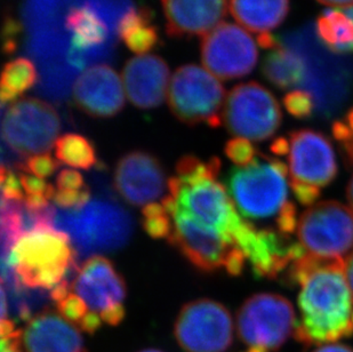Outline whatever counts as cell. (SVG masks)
I'll return each instance as SVG.
<instances>
[{
	"mask_svg": "<svg viewBox=\"0 0 353 352\" xmlns=\"http://www.w3.org/2000/svg\"><path fill=\"white\" fill-rule=\"evenodd\" d=\"M281 280L300 289V320L294 331L297 342L325 346L352 335L353 295L343 260L304 253L294 260Z\"/></svg>",
	"mask_w": 353,
	"mask_h": 352,
	"instance_id": "1",
	"label": "cell"
},
{
	"mask_svg": "<svg viewBox=\"0 0 353 352\" xmlns=\"http://www.w3.org/2000/svg\"><path fill=\"white\" fill-rule=\"evenodd\" d=\"M227 186L243 219L270 221L274 231L286 238L296 233L297 208L290 199L288 168L281 160L260 153L253 163L229 172Z\"/></svg>",
	"mask_w": 353,
	"mask_h": 352,
	"instance_id": "2",
	"label": "cell"
},
{
	"mask_svg": "<svg viewBox=\"0 0 353 352\" xmlns=\"http://www.w3.org/2000/svg\"><path fill=\"white\" fill-rule=\"evenodd\" d=\"M217 177H170L168 195L163 198V205L170 217L176 214L188 216L220 233L224 239L236 246L254 224L240 215L230 195Z\"/></svg>",
	"mask_w": 353,
	"mask_h": 352,
	"instance_id": "3",
	"label": "cell"
},
{
	"mask_svg": "<svg viewBox=\"0 0 353 352\" xmlns=\"http://www.w3.org/2000/svg\"><path fill=\"white\" fill-rule=\"evenodd\" d=\"M54 226L70 238L78 255H99L123 248L133 235L130 213L110 199L97 198L78 208H55Z\"/></svg>",
	"mask_w": 353,
	"mask_h": 352,
	"instance_id": "4",
	"label": "cell"
},
{
	"mask_svg": "<svg viewBox=\"0 0 353 352\" xmlns=\"http://www.w3.org/2000/svg\"><path fill=\"white\" fill-rule=\"evenodd\" d=\"M76 254L68 235L41 226L21 237L3 264L13 269L24 287L53 289L76 268Z\"/></svg>",
	"mask_w": 353,
	"mask_h": 352,
	"instance_id": "5",
	"label": "cell"
},
{
	"mask_svg": "<svg viewBox=\"0 0 353 352\" xmlns=\"http://www.w3.org/2000/svg\"><path fill=\"white\" fill-rule=\"evenodd\" d=\"M287 168L290 189L299 203L312 206L337 175L336 155L330 139L314 130H294L288 137Z\"/></svg>",
	"mask_w": 353,
	"mask_h": 352,
	"instance_id": "6",
	"label": "cell"
},
{
	"mask_svg": "<svg viewBox=\"0 0 353 352\" xmlns=\"http://www.w3.org/2000/svg\"><path fill=\"white\" fill-rule=\"evenodd\" d=\"M167 101L174 116L190 126L206 124L216 128L223 123L225 88L205 68L196 64L177 68L170 78Z\"/></svg>",
	"mask_w": 353,
	"mask_h": 352,
	"instance_id": "7",
	"label": "cell"
},
{
	"mask_svg": "<svg viewBox=\"0 0 353 352\" xmlns=\"http://www.w3.org/2000/svg\"><path fill=\"white\" fill-rule=\"evenodd\" d=\"M296 326L293 304L274 293H259L241 304L236 329L247 349L276 352L287 342Z\"/></svg>",
	"mask_w": 353,
	"mask_h": 352,
	"instance_id": "8",
	"label": "cell"
},
{
	"mask_svg": "<svg viewBox=\"0 0 353 352\" xmlns=\"http://www.w3.org/2000/svg\"><path fill=\"white\" fill-rule=\"evenodd\" d=\"M61 119L52 104L36 97H22L7 108L1 137L17 156L48 153L59 140Z\"/></svg>",
	"mask_w": 353,
	"mask_h": 352,
	"instance_id": "9",
	"label": "cell"
},
{
	"mask_svg": "<svg viewBox=\"0 0 353 352\" xmlns=\"http://www.w3.org/2000/svg\"><path fill=\"white\" fill-rule=\"evenodd\" d=\"M283 113L270 90L255 81L240 84L228 94L223 123L231 135L253 142L274 137Z\"/></svg>",
	"mask_w": 353,
	"mask_h": 352,
	"instance_id": "10",
	"label": "cell"
},
{
	"mask_svg": "<svg viewBox=\"0 0 353 352\" xmlns=\"http://www.w3.org/2000/svg\"><path fill=\"white\" fill-rule=\"evenodd\" d=\"M296 237L307 254L342 259L353 247V211L336 200L314 204L300 216Z\"/></svg>",
	"mask_w": 353,
	"mask_h": 352,
	"instance_id": "11",
	"label": "cell"
},
{
	"mask_svg": "<svg viewBox=\"0 0 353 352\" xmlns=\"http://www.w3.org/2000/svg\"><path fill=\"white\" fill-rule=\"evenodd\" d=\"M174 335L185 352H224L234 342V322L220 302L194 300L181 309Z\"/></svg>",
	"mask_w": 353,
	"mask_h": 352,
	"instance_id": "12",
	"label": "cell"
},
{
	"mask_svg": "<svg viewBox=\"0 0 353 352\" xmlns=\"http://www.w3.org/2000/svg\"><path fill=\"white\" fill-rule=\"evenodd\" d=\"M203 68L219 80L250 75L257 63L259 50L253 37L238 24L222 22L205 35L200 43Z\"/></svg>",
	"mask_w": 353,
	"mask_h": 352,
	"instance_id": "13",
	"label": "cell"
},
{
	"mask_svg": "<svg viewBox=\"0 0 353 352\" xmlns=\"http://www.w3.org/2000/svg\"><path fill=\"white\" fill-rule=\"evenodd\" d=\"M168 243L201 273H213L225 269L234 251L239 247L229 243L220 233L201 226L194 219L176 214Z\"/></svg>",
	"mask_w": 353,
	"mask_h": 352,
	"instance_id": "14",
	"label": "cell"
},
{
	"mask_svg": "<svg viewBox=\"0 0 353 352\" xmlns=\"http://www.w3.org/2000/svg\"><path fill=\"white\" fill-rule=\"evenodd\" d=\"M114 188L126 203L145 206L154 203L168 190V179L158 158L135 150L118 160L114 174Z\"/></svg>",
	"mask_w": 353,
	"mask_h": 352,
	"instance_id": "15",
	"label": "cell"
},
{
	"mask_svg": "<svg viewBox=\"0 0 353 352\" xmlns=\"http://www.w3.org/2000/svg\"><path fill=\"white\" fill-rule=\"evenodd\" d=\"M125 95L123 78L107 64L87 68L72 86L74 106L94 118L118 115L125 106Z\"/></svg>",
	"mask_w": 353,
	"mask_h": 352,
	"instance_id": "16",
	"label": "cell"
},
{
	"mask_svg": "<svg viewBox=\"0 0 353 352\" xmlns=\"http://www.w3.org/2000/svg\"><path fill=\"white\" fill-rule=\"evenodd\" d=\"M71 289L90 311L101 313L123 304L126 284L110 260L101 255L87 259L78 269Z\"/></svg>",
	"mask_w": 353,
	"mask_h": 352,
	"instance_id": "17",
	"label": "cell"
},
{
	"mask_svg": "<svg viewBox=\"0 0 353 352\" xmlns=\"http://www.w3.org/2000/svg\"><path fill=\"white\" fill-rule=\"evenodd\" d=\"M121 78L130 104L147 110L163 104L172 77L168 64L161 57L148 54L127 61Z\"/></svg>",
	"mask_w": 353,
	"mask_h": 352,
	"instance_id": "18",
	"label": "cell"
},
{
	"mask_svg": "<svg viewBox=\"0 0 353 352\" xmlns=\"http://www.w3.org/2000/svg\"><path fill=\"white\" fill-rule=\"evenodd\" d=\"M166 32L175 38L205 36L227 17L228 0H160Z\"/></svg>",
	"mask_w": 353,
	"mask_h": 352,
	"instance_id": "19",
	"label": "cell"
},
{
	"mask_svg": "<svg viewBox=\"0 0 353 352\" xmlns=\"http://www.w3.org/2000/svg\"><path fill=\"white\" fill-rule=\"evenodd\" d=\"M26 352H87L79 329L57 313L43 311L22 332Z\"/></svg>",
	"mask_w": 353,
	"mask_h": 352,
	"instance_id": "20",
	"label": "cell"
},
{
	"mask_svg": "<svg viewBox=\"0 0 353 352\" xmlns=\"http://www.w3.org/2000/svg\"><path fill=\"white\" fill-rule=\"evenodd\" d=\"M229 8L240 27L255 34H271L290 13V0H229Z\"/></svg>",
	"mask_w": 353,
	"mask_h": 352,
	"instance_id": "21",
	"label": "cell"
},
{
	"mask_svg": "<svg viewBox=\"0 0 353 352\" xmlns=\"http://www.w3.org/2000/svg\"><path fill=\"white\" fill-rule=\"evenodd\" d=\"M118 36L128 50L139 55H148L158 46L159 31L147 8H130L120 17Z\"/></svg>",
	"mask_w": 353,
	"mask_h": 352,
	"instance_id": "22",
	"label": "cell"
},
{
	"mask_svg": "<svg viewBox=\"0 0 353 352\" xmlns=\"http://www.w3.org/2000/svg\"><path fill=\"white\" fill-rule=\"evenodd\" d=\"M316 34L323 45L335 53L353 52V7L330 8L316 20Z\"/></svg>",
	"mask_w": 353,
	"mask_h": 352,
	"instance_id": "23",
	"label": "cell"
},
{
	"mask_svg": "<svg viewBox=\"0 0 353 352\" xmlns=\"http://www.w3.org/2000/svg\"><path fill=\"white\" fill-rule=\"evenodd\" d=\"M65 29L71 34L76 50H90L107 40L109 29L100 15L88 5L74 7L65 17Z\"/></svg>",
	"mask_w": 353,
	"mask_h": 352,
	"instance_id": "24",
	"label": "cell"
},
{
	"mask_svg": "<svg viewBox=\"0 0 353 352\" xmlns=\"http://www.w3.org/2000/svg\"><path fill=\"white\" fill-rule=\"evenodd\" d=\"M305 64L293 50L276 46L264 57L262 72L272 85L280 90H290L302 83Z\"/></svg>",
	"mask_w": 353,
	"mask_h": 352,
	"instance_id": "25",
	"label": "cell"
},
{
	"mask_svg": "<svg viewBox=\"0 0 353 352\" xmlns=\"http://www.w3.org/2000/svg\"><path fill=\"white\" fill-rule=\"evenodd\" d=\"M38 72L34 64L26 57H17L3 66L0 83V99L3 106L14 104L37 84Z\"/></svg>",
	"mask_w": 353,
	"mask_h": 352,
	"instance_id": "26",
	"label": "cell"
},
{
	"mask_svg": "<svg viewBox=\"0 0 353 352\" xmlns=\"http://www.w3.org/2000/svg\"><path fill=\"white\" fill-rule=\"evenodd\" d=\"M55 157L68 166L88 170L97 164V153L90 141L79 134H64L55 143Z\"/></svg>",
	"mask_w": 353,
	"mask_h": 352,
	"instance_id": "27",
	"label": "cell"
},
{
	"mask_svg": "<svg viewBox=\"0 0 353 352\" xmlns=\"http://www.w3.org/2000/svg\"><path fill=\"white\" fill-rule=\"evenodd\" d=\"M332 134L340 148L347 168H353V106L347 115L333 124Z\"/></svg>",
	"mask_w": 353,
	"mask_h": 352,
	"instance_id": "28",
	"label": "cell"
},
{
	"mask_svg": "<svg viewBox=\"0 0 353 352\" xmlns=\"http://www.w3.org/2000/svg\"><path fill=\"white\" fill-rule=\"evenodd\" d=\"M283 106L287 113L299 119H307L314 113V95L304 90H290L283 97Z\"/></svg>",
	"mask_w": 353,
	"mask_h": 352,
	"instance_id": "29",
	"label": "cell"
},
{
	"mask_svg": "<svg viewBox=\"0 0 353 352\" xmlns=\"http://www.w3.org/2000/svg\"><path fill=\"white\" fill-rule=\"evenodd\" d=\"M224 153L236 166L243 167L253 163L260 151L255 149L250 141L234 137L232 140L228 141L224 146Z\"/></svg>",
	"mask_w": 353,
	"mask_h": 352,
	"instance_id": "30",
	"label": "cell"
},
{
	"mask_svg": "<svg viewBox=\"0 0 353 352\" xmlns=\"http://www.w3.org/2000/svg\"><path fill=\"white\" fill-rule=\"evenodd\" d=\"M59 166L60 165L57 163V160L54 159L50 153H43V155L29 157L26 162L19 164L17 168L31 175L37 176L40 179H47L57 172Z\"/></svg>",
	"mask_w": 353,
	"mask_h": 352,
	"instance_id": "31",
	"label": "cell"
},
{
	"mask_svg": "<svg viewBox=\"0 0 353 352\" xmlns=\"http://www.w3.org/2000/svg\"><path fill=\"white\" fill-rule=\"evenodd\" d=\"M57 308L62 318L76 325H79L83 317L88 313V306L86 303L74 293H70L67 297L57 302Z\"/></svg>",
	"mask_w": 353,
	"mask_h": 352,
	"instance_id": "32",
	"label": "cell"
},
{
	"mask_svg": "<svg viewBox=\"0 0 353 352\" xmlns=\"http://www.w3.org/2000/svg\"><path fill=\"white\" fill-rule=\"evenodd\" d=\"M143 229L154 239L170 238L173 233L174 223H172L168 213H161L157 215L144 216Z\"/></svg>",
	"mask_w": 353,
	"mask_h": 352,
	"instance_id": "33",
	"label": "cell"
},
{
	"mask_svg": "<svg viewBox=\"0 0 353 352\" xmlns=\"http://www.w3.org/2000/svg\"><path fill=\"white\" fill-rule=\"evenodd\" d=\"M90 190L88 186L76 191L57 190L53 202L61 210H78L90 203Z\"/></svg>",
	"mask_w": 353,
	"mask_h": 352,
	"instance_id": "34",
	"label": "cell"
},
{
	"mask_svg": "<svg viewBox=\"0 0 353 352\" xmlns=\"http://www.w3.org/2000/svg\"><path fill=\"white\" fill-rule=\"evenodd\" d=\"M0 182H1V198L15 202H23L24 195L22 191V183L21 179L13 170H8L7 167H1L0 174Z\"/></svg>",
	"mask_w": 353,
	"mask_h": 352,
	"instance_id": "35",
	"label": "cell"
},
{
	"mask_svg": "<svg viewBox=\"0 0 353 352\" xmlns=\"http://www.w3.org/2000/svg\"><path fill=\"white\" fill-rule=\"evenodd\" d=\"M20 179L26 196H43L53 199L57 190L45 179L31 174H21Z\"/></svg>",
	"mask_w": 353,
	"mask_h": 352,
	"instance_id": "36",
	"label": "cell"
},
{
	"mask_svg": "<svg viewBox=\"0 0 353 352\" xmlns=\"http://www.w3.org/2000/svg\"><path fill=\"white\" fill-rule=\"evenodd\" d=\"M55 186L57 190H63V191H76V190L86 188L83 175L74 170H61L57 176Z\"/></svg>",
	"mask_w": 353,
	"mask_h": 352,
	"instance_id": "37",
	"label": "cell"
},
{
	"mask_svg": "<svg viewBox=\"0 0 353 352\" xmlns=\"http://www.w3.org/2000/svg\"><path fill=\"white\" fill-rule=\"evenodd\" d=\"M102 318L100 313L95 311H88L86 316L83 317V320L80 322L79 329L87 334H95L101 329L102 325Z\"/></svg>",
	"mask_w": 353,
	"mask_h": 352,
	"instance_id": "38",
	"label": "cell"
},
{
	"mask_svg": "<svg viewBox=\"0 0 353 352\" xmlns=\"http://www.w3.org/2000/svg\"><path fill=\"white\" fill-rule=\"evenodd\" d=\"M100 316L102 318V322H105L108 325L118 326L121 324L123 318L126 316V310L123 308V304H120V306H114V308L101 313Z\"/></svg>",
	"mask_w": 353,
	"mask_h": 352,
	"instance_id": "39",
	"label": "cell"
},
{
	"mask_svg": "<svg viewBox=\"0 0 353 352\" xmlns=\"http://www.w3.org/2000/svg\"><path fill=\"white\" fill-rule=\"evenodd\" d=\"M71 286L67 280L55 286L53 289H50V297L55 301V302H60L61 300L67 297L70 294Z\"/></svg>",
	"mask_w": 353,
	"mask_h": 352,
	"instance_id": "40",
	"label": "cell"
},
{
	"mask_svg": "<svg viewBox=\"0 0 353 352\" xmlns=\"http://www.w3.org/2000/svg\"><path fill=\"white\" fill-rule=\"evenodd\" d=\"M314 352H353V349L351 346H345L342 343H330V344L320 346Z\"/></svg>",
	"mask_w": 353,
	"mask_h": 352,
	"instance_id": "41",
	"label": "cell"
},
{
	"mask_svg": "<svg viewBox=\"0 0 353 352\" xmlns=\"http://www.w3.org/2000/svg\"><path fill=\"white\" fill-rule=\"evenodd\" d=\"M344 271H345L347 284H349V287H350L353 295V251L349 253L347 260L344 261Z\"/></svg>",
	"mask_w": 353,
	"mask_h": 352,
	"instance_id": "42",
	"label": "cell"
},
{
	"mask_svg": "<svg viewBox=\"0 0 353 352\" xmlns=\"http://www.w3.org/2000/svg\"><path fill=\"white\" fill-rule=\"evenodd\" d=\"M319 3H325L333 8H347L353 7V0H318Z\"/></svg>",
	"mask_w": 353,
	"mask_h": 352,
	"instance_id": "43",
	"label": "cell"
},
{
	"mask_svg": "<svg viewBox=\"0 0 353 352\" xmlns=\"http://www.w3.org/2000/svg\"><path fill=\"white\" fill-rule=\"evenodd\" d=\"M347 197L349 204H350V208L353 211V175L350 181H349V184H347Z\"/></svg>",
	"mask_w": 353,
	"mask_h": 352,
	"instance_id": "44",
	"label": "cell"
},
{
	"mask_svg": "<svg viewBox=\"0 0 353 352\" xmlns=\"http://www.w3.org/2000/svg\"><path fill=\"white\" fill-rule=\"evenodd\" d=\"M140 352H163L160 351V350L157 349H147V350H142V351Z\"/></svg>",
	"mask_w": 353,
	"mask_h": 352,
	"instance_id": "45",
	"label": "cell"
},
{
	"mask_svg": "<svg viewBox=\"0 0 353 352\" xmlns=\"http://www.w3.org/2000/svg\"><path fill=\"white\" fill-rule=\"evenodd\" d=\"M255 228H256V226H255ZM254 230H255V229H254ZM254 230H253V231H254ZM252 233H250V235H252ZM250 236H248V237H250ZM248 237H247V238H248ZM247 238H246V239H247ZM246 239H245V240H246ZM245 240H243V242H245ZM243 243H241V244H243ZM241 244H240V245H241ZM240 245H239V246H240ZM239 246H238V247H239Z\"/></svg>",
	"mask_w": 353,
	"mask_h": 352,
	"instance_id": "46",
	"label": "cell"
}]
</instances>
